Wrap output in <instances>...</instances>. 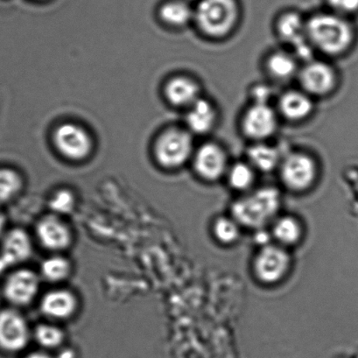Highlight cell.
Here are the masks:
<instances>
[{
	"label": "cell",
	"instance_id": "cell-8",
	"mask_svg": "<svg viewBox=\"0 0 358 358\" xmlns=\"http://www.w3.org/2000/svg\"><path fill=\"white\" fill-rule=\"evenodd\" d=\"M292 267V258L287 248L278 244L262 246L253 260V273L260 283L275 285L281 282Z\"/></svg>",
	"mask_w": 358,
	"mask_h": 358
},
{
	"label": "cell",
	"instance_id": "cell-28",
	"mask_svg": "<svg viewBox=\"0 0 358 358\" xmlns=\"http://www.w3.org/2000/svg\"><path fill=\"white\" fill-rule=\"evenodd\" d=\"M76 198L74 194L68 189L57 191L51 198L50 206L57 214H69L74 210Z\"/></svg>",
	"mask_w": 358,
	"mask_h": 358
},
{
	"label": "cell",
	"instance_id": "cell-13",
	"mask_svg": "<svg viewBox=\"0 0 358 358\" xmlns=\"http://www.w3.org/2000/svg\"><path fill=\"white\" fill-rule=\"evenodd\" d=\"M40 287L39 277L29 269L15 271L6 280L4 294L11 303L17 306L29 304L36 298Z\"/></svg>",
	"mask_w": 358,
	"mask_h": 358
},
{
	"label": "cell",
	"instance_id": "cell-2",
	"mask_svg": "<svg viewBox=\"0 0 358 358\" xmlns=\"http://www.w3.org/2000/svg\"><path fill=\"white\" fill-rule=\"evenodd\" d=\"M281 207V194L276 187L266 186L252 189L234 201L231 217L241 227L263 229L278 217Z\"/></svg>",
	"mask_w": 358,
	"mask_h": 358
},
{
	"label": "cell",
	"instance_id": "cell-18",
	"mask_svg": "<svg viewBox=\"0 0 358 358\" xmlns=\"http://www.w3.org/2000/svg\"><path fill=\"white\" fill-rule=\"evenodd\" d=\"M201 86L189 76H176L169 80L165 87L166 99L177 107L189 108L201 99Z\"/></svg>",
	"mask_w": 358,
	"mask_h": 358
},
{
	"label": "cell",
	"instance_id": "cell-25",
	"mask_svg": "<svg viewBox=\"0 0 358 358\" xmlns=\"http://www.w3.org/2000/svg\"><path fill=\"white\" fill-rule=\"evenodd\" d=\"M22 187V179L18 173L10 169H0V205L11 201Z\"/></svg>",
	"mask_w": 358,
	"mask_h": 358
},
{
	"label": "cell",
	"instance_id": "cell-27",
	"mask_svg": "<svg viewBox=\"0 0 358 358\" xmlns=\"http://www.w3.org/2000/svg\"><path fill=\"white\" fill-rule=\"evenodd\" d=\"M36 339L41 346L53 349L60 346L64 340V334L58 327L50 324H41L34 332Z\"/></svg>",
	"mask_w": 358,
	"mask_h": 358
},
{
	"label": "cell",
	"instance_id": "cell-31",
	"mask_svg": "<svg viewBox=\"0 0 358 358\" xmlns=\"http://www.w3.org/2000/svg\"><path fill=\"white\" fill-rule=\"evenodd\" d=\"M25 358H53L46 353L43 352H34L27 356Z\"/></svg>",
	"mask_w": 358,
	"mask_h": 358
},
{
	"label": "cell",
	"instance_id": "cell-17",
	"mask_svg": "<svg viewBox=\"0 0 358 358\" xmlns=\"http://www.w3.org/2000/svg\"><path fill=\"white\" fill-rule=\"evenodd\" d=\"M300 61L292 51L276 50L270 52L264 62L266 75L276 83H287L296 79Z\"/></svg>",
	"mask_w": 358,
	"mask_h": 358
},
{
	"label": "cell",
	"instance_id": "cell-24",
	"mask_svg": "<svg viewBox=\"0 0 358 358\" xmlns=\"http://www.w3.org/2000/svg\"><path fill=\"white\" fill-rule=\"evenodd\" d=\"M241 224L232 217H220L215 219L212 231L218 243L231 245L241 238Z\"/></svg>",
	"mask_w": 358,
	"mask_h": 358
},
{
	"label": "cell",
	"instance_id": "cell-32",
	"mask_svg": "<svg viewBox=\"0 0 358 358\" xmlns=\"http://www.w3.org/2000/svg\"><path fill=\"white\" fill-rule=\"evenodd\" d=\"M58 358H74V352L71 350H64L59 355Z\"/></svg>",
	"mask_w": 358,
	"mask_h": 358
},
{
	"label": "cell",
	"instance_id": "cell-29",
	"mask_svg": "<svg viewBox=\"0 0 358 358\" xmlns=\"http://www.w3.org/2000/svg\"><path fill=\"white\" fill-rule=\"evenodd\" d=\"M330 8L336 15L345 17L358 12V0H328Z\"/></svg>",
	"mask_w": 358,
	"mask_h": 358
},
{
	"label": "cell",
	"instance_id": "cell-26",
	"mask_svg": "<svg viewBox=\"0 0 358 358\" xmlns=\"http://www.w3.org/2000/svg\"><path fill=\"white\" fill-rule=\"evenodd\" d=\"M71 264L65 258L60 256L50 257L45 259L41 265V274L45 279L52 282L67 279L71 273Z\"/></svg>",
	"mask_w": 358,
	"mask_h": 358
},
{
	"label": "cell",
	"instance_id": "cell-5",
	"mask_svg": "<svg viewBox=\"0 0 358 358\" xmlns=\"http://www.w3.org/2000/svg\"><path fill=\"white\" fill-rule=\"evenodd\" d=\"M299 88L313 99H323L336 92L339 75L335 67L321 59H312L301 65L296 78Z\"/></svg>",
	"mask_w": 358,
	"mask_h": 358
},
{
	"label": "cell",
	"instance_id": "cell-3",
	"mask_svg": "<svg viewBox=\"0 0 358 358\" xmlns=\"http://www.w3.org/2000/svg\"><path fill=\"white\" fill-rule=\"evenodd\" d=\"M241 11L236 0H201L194 10V22L203 36L221 41L238 25Z\"/></svg>",
	"mask_w": 358,
	"mask_h": 358
},
{
	"label": "cell",
	"instance_id": "cell-12",
	"mask_svg": "<svg viewBox=\"0 0 358 358\" xmlns=\"http://www.w3.org/2000/svg\"><path fill=\"white\" fill-rule=\"evenodd\" d=\"M276 110L282 120L290 123H301L315 113V99L300 88L289 89L281 93Z\"/></svg>",
	"mask_w": 358,
	"mask_h": 358
},
{
	"label": "cell",
	"instance_id": "cell-20",
	"mask_svg": "<svg viewBox=\"0 0 358 358\" xmlns=\"http://www.w3.org/2000/svg\"><path fill=\"white\" fill-rule=\"evenodd\" d=\"M78 308L74 294L68 290L48 292L41 301V308L43 314L54 319L71 317Z\"/></svg>",
	"mask_w": 358,
	"mask_h": 358
},
{
	"label": "cell",
	"instance_id": "cell-30",
	"mask_svg": "<svg viewBox=\"0 0 358 358\" xmlns=\"http://www.w3.org/2000/svg\"><path fill=\"white\" fill-rule=\"evenodd\" d=\"M272 96V89L266 83H257V85H252L250 90L251 103H270Z\"/></svg>",
	"mask_w": 358,
	"mask_h": 358
},
{
	"label": "cell",
	"instance_id": "cell-9",
	"mask_svg": "<svg viewBox=\"0 0 358 358\" xmlns=\"http://www.w3.org/2000/svg\"><path fill=\"white\" fill-rule=\"evenodd\" d=\"M192 161L196 175L210 183L224 178L231 165L224 148L213 141L205 142L196 148Z\"/></svg>",
	"mask_w": 358,
	"mask_h": 358
},
{
	"label": "cell",
	"instance_id": "cell-11",
	"mask_svg": "<svg viewBox=\"0 0 358 358\" xmlns=\"http://www.w3.org/2000/svg\"><path fill=\"white\" fill-rule=\"evenodd\" d=\"M29 329L25 318L15 309L0 310V349L19 352L29 342Z\"/></svg>",
	"mask_w": 358,
	"mask_h": 358
},
{
	"label": "cell",
	"instance_id": "cell-10",
	"mask_svg": "<svg viewBox=\"0 0 358 358\" xmlns=\"http://www.w3.org/2000/svg\"><path fill=\"white\" fill-rule=\"evenodd\" d=\"M55 147L66 158L81 161L92 150V140L88 131L75 124H64L54 135Z\"/></svg>",
	"mask_w": 358,
	"mask_h": 358
},
{
	"label": "cell",
	"instance_id": "cell-6",
	"mask_svg": "<svg viewBox=\"0 0 358 358\" xmlns=\"http://www.w3.org/2000/svg\"><path fill=\"white\" fill-rule=\"evenodd\" d=\"M194 150L192 134L180 128L164 131L156 141L155 149L159 164L169 169L186 164L192 159Z\"/></svg>",
	"mask_w": 358,
	"mask_h": 358
},
{
	"label": "cell",
	"instance_id": "cell-16",
	"mask_svg": "<svg viewBox=\"0 0 358 358\" xmlns=\"http://www.w3.org/2000/svg\"><path fill=\"white\" fill-rule=\"evenodd\" d=\"M36 232L41 245L51 251H62L71 244L72 236L68 225L57 215H48L41 219Z\"/></svg>",
	"mask_w": 358,
	"mask_h": 358
},
{
	"label": "cell",
	"instance_id": "cell-21",
	"mask_svg": "<svg viewBox=\"0 0 358 358\" xmlns=\"http://www.w3.org/2000/svg\"><path fill=\"white\" fill-rule=\"evenodd\" d=\"M271 235L276 244L285 248H290L301 242L303 228L300 220L293 215H280L272 222Z\"/></svg>",
	"mask_w": 358,
	"mask_h": 358
},
{
	"label": "cell",
	"instance_id": "cell-1",
	"mask_svg": "<svg viewBox=\"0 0 358 358\" xmlns=\"http://www.w3.org/2000/svg\"><path fill=\"white\" fill-rule=\"evenodd\" d=\"M306 34L313 50L326 57H343L356 41V31L349 20L333 12L311 16L306 22Z\"/></svg>",
	"mask_w": 358,
	"mask_h": 358
},
{
	"label": "cell",
	"instance_id": "cell-14",
	"mask_svg": "<svg viewBox=\"0 0 358 358\" xmlns=\"http://www.w3.org/2000/svg\"><path fill=\"white\" fill-rule=\"evenodd\" d=\"M32 252V242L25 231L15 229L6 233L0 250V273H4L9 267L26 262Z\"/></svg>",
	"mask_w": 358,
	"mask_h": 358
},
{
	"label": "cell",
	"instance_id": "cell-19",
	"mask_svg": "<svg viewBox=\"0 0 358 358\" xmlns=\"http://www.w3.org/2000/svg\"><path fill=\"white\" fill-rule=\"evenodd\" d=\"M283 155L279 148L268 142H258L250 145L246 152V161L257 172L270 173L278 171Z\"/></svg>",
	"mask_w": 358,
	"mask_h": 358
},
{
	"label": "cell",
	"instance_id": "cell-7",
	"mask_svg": "<svg viewBox=\"0 0 358 358\" xmlns=\"http://www.w3.org/2000/svg\"><path fill=\"white\" fill-rule=\"evenodd\" d=\"M280 117L271 103H251L242 114V134L252 143L268 142L279 129Z\"/></svg>",
	"mask_w": 358,
	"mask_h": 358
},
{
	"label": "cell",
	"instance_id": "cell-23",
	"mask_svg": "<svg viewBox=\"0 0 358 358\" xmlns=\"http://www.w3.org/2000/svg\"><path fill=\"white\" fill-rule=\"evenodd\" d=\"M159 18L163 22L175 27H182L194 20V10L180 0L164 3L159 10Z\"/></svg>",
	"mask_w": 358,
	"mask_h": 358
},
{
	"label": "cell",
	"instance_id": "cell-33",
	"mask_svg": "<svg viewBox=\"0 0 358 358\" xmlns=\"http://www.w3.org/2000/svg\"><path fill=\"white\" fill-rule=\"evenodd\" d=\"M6 228V218L4 215L0 213V238L4 235Z\"/></svg>",
	"mask_w": 358,
	"mask_h": 358
},
{
	"label": "cell",
	"instance_id": "cell-15",
	"mask_svg": "<svg viewBox=\"0 0 358 358\" xmlns=\"http://www.w3.org/2000/svg\"><path fill=\"white\" fill-rule=\"evenodd\" d=\"M187 110L186 124L191 134L206 135L217 127L219 113L210 99L201 96Z\"/></svg>",
	"mask_w": 358,
	"mask_h": 358
},
{
	"label": "cell",
	"instance_id": "cell-4",
	"mask_svg": "<svg viewBox=\"0 0 358 358\" xmlns=\"http://www.w3.org/2000/svg\"><path fill=\"white\" fill-rule=\"evenodd\" d=\"M280 178L288 190L306 192L315 186L319 176V164L314 156L304 151L288 152L278 169Z\"/></svg>",
	"mask_w": 358,
	"mask_h": 358
},
{
	"label": "cell",
	"instance_id": "cell-22",
	"mask_svg": "<svg viewBox=\"0 0 358 358\" xmlns=\"http://www.w3.org/2000/svg\"><path fill=\"white\" fill-rule=\"evenodd\" d=\"M224 178L233 190L248 193L255 186L257 171L245 159V161L231 163Z\"/></svg>",
	"mask_w": 358,
	"mask_h": 358
}]
</instances>
